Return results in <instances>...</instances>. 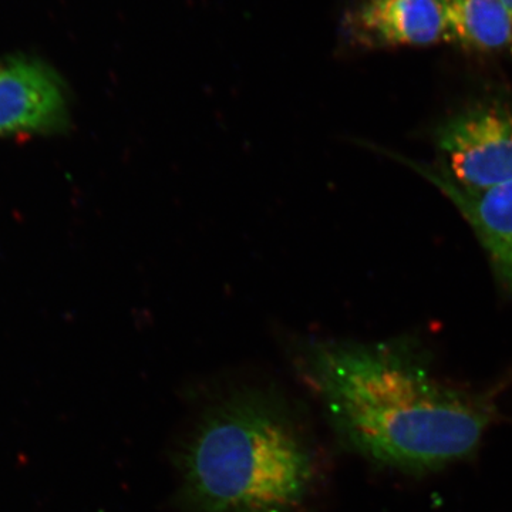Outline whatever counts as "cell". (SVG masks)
<instances>
[{"instance_id":"cell-1","label":"cell","mask_w":512,"mask_h":512,"mask_svg":"<svg viewBox=\"0 0 512 512\" xmlns=\"http://www.w3.org/2000/svg\"><path fill=\"white\" fill-rule=\"evenodd\" d=\"M293 365L343 446L379 466L427 473L476 453L490 396L441 382L409 342L302 339Z\"/></svg>"},{"instance_id":"cell-2","label":"cell","mask_w":512,"mask_h":512,"mask_svg":"<svg viewBox=\"0 0 512 512\" xmlns=\"http://www.w3.org/2000/svg\"><path fill=\"white\" fill-rule=\"evenodd\" d=\"M175 466L183 512H308L323 480L305 414L274 387H237L212 400Z\"/></svg>"},{"instance_id":"cell-3","label":"cell","mask_w":512,"mask_h":512,"mask_svg":"<svg viewBox=\"0 0 512 512\" xmlns=\"http://www.w3.org/2000/svg\"><path fill=\"white\" fill-rule=\"evenodd\" d=\"M441 170L471 191L512 180V107L480 104L456 114L439 128Z\"/></svg>"},{"instance_id":"cell-4","label":"cell","mask_w":512,"mask_h":512,"mask_svg":"<svg viewBox=\"0 0 512 512\" xmlns=\"http://www.w3.org/2000/svg\"><path fill=\"white\" fill-rule=\"evenodd\" d=\"M340 23L350 49L429 46L446 35L440 0H356Z\"/></svg>"},{"instance_id":"cell-5","label":"cell","mask_w":512,"mask_h":512,"mask_svg":"<svg viewBox=\"0 0 512 512\" xmlns=\"http://www.w3.org/2000/svg\"><path fill=\"white\" fill-rule=\"evenodd\" d=\"M66 120V94L52 70L25 57L0 60V136L45 133Z\"/></svg>"},{"instance_id":"cell-6","label":"cell","mask_w":512,"mask_h":512,"mask_svg":"<svg viewBox=\"0 0 512 512\" xmlns=\"http://www.w3.org/2000/svg\"><path fill=\"white\" fill-rule=\"evenodd\" d=\"M403 160L456 205L490 255L495 274L512 292V180L488 190L471 191L450 180L439 165Z\"/></svg>"},{"instance_id":"cell-7","label":"cell","mask_w":512,"mask_h":512,"mask_svg":"<svg viewBox=\"0 0 512 512\" xmlns=\"http://www.w3.org/2000/svg\"><path fill=\"white\" fill-rule=\"evenodd\" d=\"M444 42L466 49L511 50L512 19L500 0H440Z\"/></svg>"},{"instance_id":"cell-8","label":"cell","mask_w":512,"mask_h":512,"mask_svg":"<svg viewBox=\"0 0 512 512\" xmlns=\"http://www.w3.org/2000/svg\"><path fill=\"white\" fill-rule=\"evenodd\" d=\"M503 3L505 10H507L508 15L511 16L512 19V0H500Z\"/></svg>"}]
</instances>
